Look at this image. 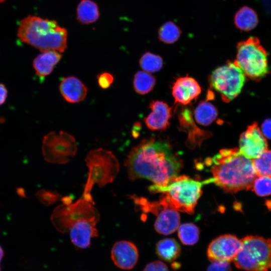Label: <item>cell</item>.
Returning a JSON list of instances; mask_svg holds the SVG:
<instances>
[{"mask_svg":"<svg viewBox=\"0 0 271 271\" xmlns=\"http://www.w3.org/2000/svg\"><path fill=\"white\" fill-rule=\"evenodd\" d=\"M125 166L130 180L147 179L154 185L165 186L178 176L183 163L168 143L150 138L130 150Z\"/></svg>","mask_w":271,"mask_h":271,"instance_id":"cell-1","label":"cell"},{"mask_svg":"<svg viewBox=\"0 0 271 271\" xmlns=\"http://www.w3.org/2000/svg\"><path fill=\"white\" fill-rule=\"evenodd\" d=\"M53 210L51 221L55 228L63 233H69L71 240L77 248H88L92 238L98 235L96 227L100 215L94 202L82 196L74 203L69 198Z\"/></svg>","mask_w":271,"mask_h":271,"instance_id":"cell-2","label":"cell"},{"mask_svg":"<svg viewBox=\"0 0 271 271\" xmlns=\"http://www.w3.org/2000/svg\"><path fill=\"white\" fill-rule=\"evenodd\" d=\"M210 161L213 182L225 192L236 193L251 189L257 175L252 160L239 149H222Z\"/></svg>","mask_w":271,"mask_h":271,"instance_id":"cell-3","label":"cell"},{"mask_svg":"<svg viewBox=\"0 0 271 271\" xmlns=\"http://www.w3.org/2000/svg\"><path fill=\"white\" fill-rule=\"evenodd\" d=\"M17 35L23 42L42 52H63L67 48V31L55 21L28 16L20 21Z\"/></svg>","mask_w":271,"mask_h":271,"instance_id":"cell-4","label":"cell"},{"mask_svg":"<svg viewBox=\"0 0 271 271\" xmlns=\"http://www.w3.org/2000/svg\"><path fill=\"white\" fill-rule=\"evenodd\" d=\"M213 182V178L202 182L182 175L173 178L165 186L153 185L149 190L163 194L162 198L171 208L190 214L194 213L197 201L201 196L202 187Z\"/></svg>","mask_w":271,"mask_h":271,"instance_id":"cell-5","label":"cell"},{"mask_svg":"<svg viewBox=\"0 0 271 271\" xmlns=\"http://www.w3.org/2000/svg\"><path fill=\"white\" fill-rule=\"evenodd\" d=\"M85 162L88 174L82 197L93 202L91 194L93 186L97 184L103 187L112 182L119 172V165L111 152L101 148L89 152Z\"/></svg>","mask_w":271,"mask_h":271,"instance_id":"cell-6","label":"cell"},{"mask_svg":"<svg viewBox=\"0 0 271 271\" xmlns=\"http://www.w3.org/2000/svg\"><path fill=\"white\" fill-rule=\"evenodd\" d=\"M240 240L241 248L233 259L236 267L247 271L271 269V239L248 235Z\"/></svg>","mask_w":271,"mask_h":271,"instance_id":"cell-7","label":"cell"},{"mask_svg":"<svg viewBox=\"0 0 271 271\" xmlns=\"http://www.w3.org/2000/svg\"><path fill=\"white\" fill-rule=\"evenodd\" d=\"M235 61L245 75L253 80H261L269 72L267 52L255 37L238 43Z\"/></svg>","mask_w":271,"mask_h":271,"instance_id":"cell-8","label":"cell"},{"mask_svg":"<svg viewBox=\"0 0 271 271\" xmlns=\"http://www.w3.org/2000/svg\"><path fill=\"white\" fill-rule=\"evenodd\" d=\"M245 80V75L235 60L217 68L210 77L211 86L226 102L240 93Z\"/></svg>","mask_w":271,"mask_h":271,"instance_id":"cell-9","label":"cell"},{"mask_svg":"<svg viewBox=\"0 0 271 271\" xmlns=\"http://www.w3.org/2000/svg\"><path fill=\"white\" fill-rule=\"evenodd\" d=\"M76 152V140L69 133L51 131L44 137L42 153L44 159L49 163L66 164L75 156Z\"/></svg>","mask_w":271,"mask_h":271,"instance_id":"cell-10","label":"cell"},{"mask_svg":"<svg viewBox=\"0 0 271 271\" xmlns=\"http://www.w3.org/2000/svg\"><path fill=\"white\" fill-rule=\"evenodd\" d=\"M139 207L145 213L150 212L156 215L154 227L160 234H171L180 225V216L178 211L170 207L161 198L157 201H150L143 198L139 202Z\"/></svg>","mask_w":271,"mask_h":271,"instance_id":"cell-11","label":"cell"},{"mask_svg":"<svg viewBox=\"0 0 271 271\" xmlns=\"http://www.w3.org/2000/svg\"><path fill=\"white\" fill-rule=\"evenodd\" d=\"M240 240L234 235L224 234L213 239L208 245L207 255L211 261L233 260L241 248Z\"/></svg>","mask_w":271,"mask_h":271,"instance_id":"cell-12","label":"cell"},{"mask_svg":"<svg viewBox=\"0 0 271 271\" xmlns=\"http://www.w3.org/2000/svg\"><path fill=\"white\" fill-rule=\"evenodd\" d=\"M239 151L245 157L253 160L267 150V142L256 122L249 125L240 137Z\"/></svg>","mask_w":271,"mask_h":271,"instance_id":"cell-13","label":"cell"},{"mask_svg":"<svg viewBox=\"0 0 271 271\" xmlns=\"http://www.w3.org/2000/svg\"><path fill=\"white\" fill-rule=\"evenodd\" d=\"M111 258L118 268L129 270L136 265L139 258V251L132 242L121 240L116 242L111 251Z\"/></svg>","mask_w":271,"mask_h":271,"instance_id":"cell-14","label":"cell"},{"mask_svg":"<svg viewBox=\"0 0 271 271\" xmlns=\"http://www.w3.org/2000/svg\"><path fill=\"white\" fill-rule=\"evenodd\" d=\"M201 92V88L193 78L186 76L176 80L172 87V95L177 103H189Z\"/></svg>","mask_w":271,"mask_h":271,"instance_id":"cell-15","label":"cell"},{"mask_svg":"<svg viewBox=\"0 0 271 271\" xmlns=\"http://www.w3.org/2000/svg\"><path fill=\"white\" fill-rule=\"evenodd\" d=\"M151 112L145 118L147 126L152 130H162L168 128L172 115L171 108L161 101H152L150 104Z\"/></svg>","mask_w":271,"mask_h":271,"instance_id":"cell-16","label":"cell"},{"mask_svg":"<svg viewBox=\"0 0 271 271\" xmlns=\"http://www.w3.org/2000/svg\"><path fill=\"white\" fill-rule=\"evenodd\" d=\"M63 98L70 103H77L86 97L87 88L82 82L74 76L64 78L59 86Z\"/></svg>","mask_w":271,"mask_h":271,"instance_id":"cell-17","label":"cell"},{"mask_svg":"<svg viewBox=\"0 0 271 271\" xmlns=\"http://www.w3.org/2000/svg\"><path fill=\"white\" fill-rule=\"evenodd\" d=\"M61 57L62 55L58 51H43L34 59L33 66L36 74L40 77H44L49 75Z\"/></svg>","mask_w":271,"mask_h":271,"instance_id":"cell-18","label":"cell"},{"mask_svg":"<svg viewBox=\"0 0 271 271\" xmlns=\"http://www.w3.org/2000/svg\"><path fill=\"white\" fill-rule=\"evenodd\" d=\"M258 23V19L256 12L249 7H242L235 14L234 25L241 31H251L256 27Z\"/></svg>","mask_w":271,"mask_h":271,"instance_id":"cell-19","label":"cell"},{"mask_svg":"<svg viewBox=\"0 0 271 271\" xmlns=\"http://www.w3.org/2000/svg\"><path fill=\"white\" fill-rule=\"evenodd\" d=\"M156 253L161 259L167 262H171L179 256L181 247L175 239L166 238L157 243Z\"/></svg>","mask_w":271,"mask_h":271,"instance_id":"cell-20","label":"cell"},{"mask_svg":"<svg viewBox=\"0 0 271 271\" xmlns=\"http://www.w3.org/2000/svg\"><path fill=\"white\" fill-rule=\"evenodd\" d=\"M99 17L98 7L91 0H82L77 8V19L82 24L95 22Z\"/></svg>","mask_w":271,"mask_h":271,"instance_id":"cell-21","label":"cell"},{"mask_svg":"<svg viewBox=\"0 0 271 271\" xmlns=\"http://www.w3.org/2000/svg\"><path fill=\"white\" fill-rule=\"evenodd\" d=\"M194 114L198 123L203 125H208L216 119L217 111L211 103L202 101L196 108Z\"/></svg>","mask_w":271,"mask_h":271,"instance_id":"cell-22","label":"cell"},{"mask_svg":"<svg viewBox=\"0 0 271 271\" xmlns=\"http://www.w3.org/2000/svg\"><path fill=\"white\" fill-rule=\"evenodd\" d=\"M156 83L155 77L148 72L139 71L134 76L133 87L140 94H145L150 92Z\"/></svg>","mask_w":271,"mask_h":271,"instance_id":"cell-23","label":"cell"},{"mask_svg":"<svg viewBox=\"0 0 271 271\" xmlns=\"http://www.w3.org/2000/svg\"><path fill=\"white\" fill-rule=\"evenodd\" d=\"M178 235L181 242L186 245H192L197 243L199 237L198 227L193 223H186L179 225Z\"/></svg>","mask_w":271,"mask_h":271,"instance_id":"cell-24","label":"cell"},{"mask_svg":"<svg viewBox=\"0 0 271 271\" xmlns=\"http://www.w3.org/2000/svg\"><path fill=\"white\" fill-rule=\"evenodd\" d=\"M181 34L180 28L172 21L162 25L158 31L159 40L168 44H173L178 40Z\"/></svg>","mask_w":271,"mask_h":271,"instance_id":"cell-25","label":"cell"},{"mask_svg":"<svg viewBox=\"0 0 271 271\" xmlns=\"http://www.w3.org/2000/svg\"><path fill=\"white\" fill-rule=\"evenodd\" d=\"M252 163L257 176L271 178V150L264 151Z\"/></svg>","mask_w":271,"mask_h":271,"instance_id":"cell-26","label":"cell"},{"mask_svg":"<svg viewBox=\"0 0 271 271\" xmlns=\"http://www.w3.org/2000/svg\"><path fill=\"white\" fill-rule=\"evenodd\" d=\"M140 64L144 71L154 73L161 69L163 66V60L159 55L150 52H146L141 58Z\"/></svg>","mask_w":271,"mask_h":271,"instance_id":"cell-27","label":"cell"},{"mask_svg":"<svg viewBox=\"0 0 271 271\" xmlns=\"http://www.w3.org/2000/svg\"><path fill=\"white\" fill-rule=\"evenodd\" d=\"M252 190L259 196L271 195V178L257 176L253 181Z\"/></svg>","mask_w":271,"mask_h":271,"instance_id":"cell-28","label":"cell"},{"mask_svg":"<svg viewBox=\"0 0 271 271\" xmlns=\"http://www.w3.org/2000/svg\"><path fill=\"white\" fill-rule=\"evenodd\" d=\"M37 197L42 203L49 205L54 203L58 199L56 193L42 190L37 193Z\"/></svg>","mask_w":271,"mask_h":271,"instance_id":"cell-29","label":"cell"},{"mask_svg":"<svg viewBox=\"0 0 271 271\" xmlns=\"http://www.w3.org/2000/svg\"><path fill=\"white\" fill-rule=\"evenodd\" d=\"M98 83L101 88L106 89L110 87L113 81L112 75L108 72H103L97 76Z\"/></svg>","mask_w":271,"mask_h":271,"instance_id":"cell-30","label":"cell"},{"mask_svg":"<svg viewBox=\"0 0 271 271\" xmlns=\"http://www.w3.org/2000/svg\"><path fill=\"white\" fill-rule=\"evenodd\" d=\"M208 266L207 271H232L228 262L213 261Z\"/></svg>","mask_w":271,"mask_h":271,"instance_id":"cell-31","label":"cell"},{"mask_svg":"<svg viewBox=\"0 0 271 271\" xmlns=\"http://www.w3.org/2000/svg\"><path fill=\"white\" fill-rule=\"evenodd\" d=\"M143 271H169L167 266L162 261L157 260L149 263Z\"/></svg>","mask_w":271,"mask_h":271,"instance_id":"cell-32","label":"cell"},{"mask_svg":"<svg viewBox=\"0 0 271 271\" xmlns=\"http://www.w3.org/2000/svg\"><path fill=\"white\" fill-rule=\"evenodd\" d=\"M261 131L266 138L271 139V119H266L263 122Z\"/></svg>","mask_w":271,"mask_h":271,"instance_id":"cell-33","label":"cell"},{"mask_svg":"<svg viewBox=\"0 0 271 271\" xmlns=\"http://www.w3.org/2000/svg\"><path fill=\"white\" fill-rule=\"evenodd\" d=\"M8 96V90L5 85L0 83V105L3 104Z\"/></svg>","mask_w":271,"mask_h":271,"instance_id":"cell-34","label":"cell"},{"mask_svg":"<svg viewBox=\"0 0 271 271\" xmlns=\"http://www.w3.org/2000/svg\"><path fill=\"white\" fill-rule=\"evenodd\" d=\"M3 255H4V251L2 248L1 247V246H0V262L2 260V258L3 257ZM0 271H1V267H0Z\"/></svg>","mask_w":271,"mask_h":271,"instance_id":"cell-35","label":"cell"},{"mask_svg":"<svg viewBox=\"0 0 271 271\" xmlns=\"http://www.w3.org/2000/svg\"><path fill=\"white\" fill-rule=\"evenodd\" d=\"M5 0H0V3L3 2Z\"/></svg>","mask_w":271,"mask_h":271,"instance_id":"cell-36","label":"cell"}]
</instances>
